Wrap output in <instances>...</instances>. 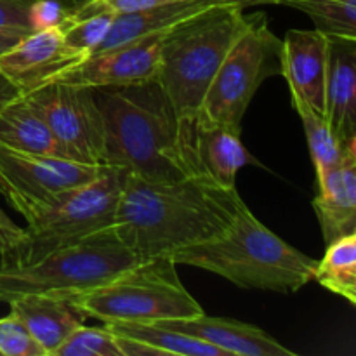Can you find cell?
I'll list each match as a JSON object with an SVG mask.
<instances>
[{
    "instance_id": "6da1fadb",
    "label": "cell",
    "mask_w": 356,
    "mask_h": 356,
    "mask_svg": "<svg viewBox=\"0 0 356 356\" xmlns=\"http://www.w3.org/2000/svg\"><path fill=\"white\" fill-rule=\"evenodd\" d=\"M243 205L238 191L205 174L146 181L122 172L113 229L138 261L169 256L225 232Z\"/></svg>"
},
{
    "instance_id": "7a4b0ae2",
    "label": "cell",
    "mask_w": 356,
    "mask_h": 356,
    "mask_svg": "<svg viewBox=\"0 0 356 356\" xmlns=\"http://www.w3.org/2000/svg\"><path fill=\"white\" fill-rule=\"evenodd\" d=\"M104 125V165L146 181L204 174L197 118H181L159 80L92 89Z\"/></svg>"
},
{
    "instance_id": "3957f363",
    "label": "cell",
    "mask_w": 356,
    "mask_h": 356,
    "mask_svg": "<svg viewBox=\"0 0 356 356\" xmlns=\"http://www.w3.org/2000/svg\"><path fill=\"white\" fill-rule=\"evenodd\" d=\"M176 264L200 268L240 289L294 294L313 280L316 261L268 229L245 204L228 228L169 254Z\"/></svg>"
},
{
    "instance_id": "277c9868",
    "label": "cell",
    "mask_w": 356,
    "mask_h": 356,
    "mask_svg": "<svg viewBox=\"0 0 356 356\" xmlns=\"http://www.w3.org/2000/svg\"><path fill=\"white\" fill-rule=\"evenodd\" d=\"M243 9L238 2L214 3L163 35L156 80L181 118L198 117L216 72L249 21Z\"/></svg>"
},
{
    "instance_id": "5b68a950",
    "label": "cell",
    "mask_w": 356,
    "mask_h": 356,
    "mask_svg": "<svg viewBox=\"0 0 356 356\" xmlns=\"http://www.w3.org/2000/svg\"><path fill=\"white\" fill-rule=\"evenodd\" d=\"M176 266L169 256L138 261L110 280L66 298L86 318L103 323H155L202 315L204 309L181 284Z\"/></svg>"
},
{
    "instance_id": "8992f818",
    "label": "cell",
    "mask_w": 356,
    "mask_h": 356,
    "mask_svg": "<svg viewBox=\"0 0 356 356\" xmlns=\"http://www.w3.org/2000/svg\"><path fill=\"white\" fill-rule=\"evenodd\" d=\"M122 188V170L103 165L92 181L70 188L31 209L24 219V238L2 266L30 264L56 250L76 245L113 228Z\"/></svg>"
},
{
    "instance_id": "52a82bcc",
    "label": "cell",
    "mask_w": 356,
    "mask_h": 356,
    "mask_svg": "<svg viewBox=\"0 0 356 356\" xmlns=\"http://www.w3.org/2000/svg\"><path fill=\"white\" fill-rule=\"evenodd\" d=\"M138 263L113 228L30 264H0V302L30 294L66 296L96 287Z\"/></svg>"
},
{
    "instance_id": "ba28073f",
    "label": "cell",
    "mask_w": 356,
    "mask_h": 356,
    "mask_svg": "<svg viewBox=\"0 0 356 356\" xmlns=\"http://www.w3.org/2000/svg\"><path fill=\"white\" fill-rule=\"evenodd\" d=\"M282 75V40L264 13L249 14L202 101L198 118L242 132V120L261 83Z\"/></svg>"
},
{
    "instance_id": "9c48e42d",
    "label": "cell",
    "mask_w": 356,
    "mask_h": 356,
    "mask_svg": "<svg viewBox=\"0 0 356 356\" xmlns=\"http://www.w3.org/2000/svg\"><path fill=\"white\" fill-rule=\"evenodd\" d=\"M42 113L63 156L104 165V125L90 87L49 82L24 94Z\"/></svg>"
},
{
    "instance_id": "30bf717a",
    "label": "cell",
    "mask_w": 356,
    "mask_h": 356,
    "mask_svg": "<svg viewBox=\"0 0 356 356\" xmlns=\"http://www.w3.org/2000/svg\"><path fill=\"white\" fill-rule=\"evenodd\" d=\"M103 165L42 153H26L0 146V174L10 188L9 204L26 216L42 202L92 181Z\"/></svg>"
},
{
    "instance_id": "8fae6325",
    "label": "cell",
    "mask_w": 356,
    "mask_h": 356,
    "mask_svg": "<svg viewBox=\"0 0 356 356\" xmlns=\"http://www.w3.org/2000/svg\"><path fill=\"white\" fill-rule=\"evenodd\" d=\"M163 35L165 31L146 35L118 47L87 56L82 63L61 73L54 82L96 89L134 86L155 80L159 75Z\"/></svg>"
},
{
    "instance_id": "7c38bea8",
    "label": "cell",
    "mask_w": 356,
    "mask_h": 356,
    "mask_svg": "<svg viewBox=\"0 0 356 356\" xmlns=\"http://www.w3.org/2000/svg\"><path fill=\"white\" fill-rule=\"evenodd\" d=\"M87 56L65 40L59 28L35 30L0 54V72L23 94L31 92L82 63Z\"/></svg>"
},
{
    "instance_id": "4fadbf2b",
    "label": "cell",
    "mask_w": 356,
    "mask_h": 356,
    "mask_svg": "<svg viewBox=\"0 0 356 356\" xmlns=\"http://www.w3.org/2000/svg\"><path fill=\"white\" fill-rule=\"evenodd\" d=\"M325 120L337 146L356 139V38L327 35Z\"/></svg>"
},
{
    "instance_id": "5bb4252c",
    "label": "cell",
    "mask_w": 356,
    "mask_h": 356,
    "mask_svg": "<svg viewBox=\"0 0 356 356\" xmlns=\"http://www.w3.org/2000/svg\"><path fill=\"white\" fill-rule=\"evenodd\" d=\"M327 56V35L318 30H291L282 40V75L289 90L320 115L325 111Z\"/></svg>"
},
{
    "instance_id": "9a60e30c",
    "label": "cell",
    "mask_w": 356,
    "mask_h": 356,
    "mask_svg": "<svg viewBox=\"0 0 356 356\" xmlns=\"http://www.w3.org/2000/svg\"><path fill=\"white\" fill-rule=\"evenodd\" d=\"M167 329L207 341L226 356H296V353L263 329L232 318L209 316L205 313L183 320L155 322Z\"/></svg>"
},
{
    "instance_id": "2e32d148",
    "label": "cell",
    "mask_w": 356,
    "mask_h": 356,
    "mask_svg": "<svg viewBox=\"0 0 356 356\" xmlns=\"http://www.w3.org/2000/svg\"><path fill=\"white\" fill-rule=\"evenodd\" d=\"M316 183L313 209L325 243L356 233V139L344 146L339 162Z\"/></svg>"
},
{
    "instance_id": "e0dca14e",
    "label": "cell",
    "mask_w": 356,
    "mask_h": 356,
    "mask_svg": "<svg viewBox=\"0 0 356 356\" xmlns=\"http://www.w3.org/2000/svg\"><path fill=\"white\" fill-rule=\"evenodd\" d=\"M9 306L10 312L23 320L45 356H54L63 341L86 318L66 296L58 294L21 296L13 299Z\"/></svg>"
},
{
    "instance_id": "ac0fdd59",
    "label": "cell",
    "mask_w": 356,
    "mask_h": 356,
    "mask_svg": "<svg viewBox=\"0 0 356 356\" xmlns=\"http://www.w3.org/2000/svg\"><path fill=\"white\" fill-rule=\"evenodd\" d=\"M195 146L202 172L225 190H235L240 169L256 162L242 145L238 131L200 118L197 120Z\"/></svg>"
},
{
    "instance_id": "d6986e66",
    "label": "cell",
    "mask_w": 356,
    "mask_h": 356,
    "mask_svg": "<svg viewBox=\"0 0 356 356\" xmlns=\"http://www.w3.org/2000/svg\"><path fill=\"white\" fill-rule=\"evenodd\" d=\"M221 2H236V0H177V2L162 3V6L148 7V9L117 13L110 33L106 35L96 52L118 47V45L146 37V35L169 31L170 28L177 26L188 17Z\"/></svg>"
},
{
    "instance_id": "ffe728a7",
    "label": "cell",
    "mask_w": 356,
    "mask_h": 356,
    "mask_svg": "<svg viewBox=\"0 0 356 356\" xmlns=\"http://www.w3.org/2000/svg\"><path fill=\"white\" fill-rule=\"evenodd\" d=\"M0 146L17 152L63 156L47 122L24 94L0 111Z\"/></svg>"
},
{
    "instance_id": "44dd1931",
    "label": "cell",
    "mask_w": 356,
    "mask_h": 356,
    "mask_svg": "<svg viewBox=\"0 0 356 356\" xmlns=\"http://www.w3.org/2000/svg\"><path fill=\"white\" fill-rule=\"evenodd\" d=\"M108 330L118 336L131 337L141 341L148 346L155 348L160 356L177 355V356H226L219 348L212 346L207 341L197 339L188 334L167 329L159 323H141V322H111L104 323Z\"/></svg>"
},
{
    "instance_id": "7402d4cb",
    "label": "cell",
    "mask_w": 356,
    "mask_h": 356,
    "mask_svg": "<svg viewBox=\"0 0 356 356\" xmlns=\"http://www.w3.org/2000/svg\"><path fill=\"white\" fill-rule=\"evenodd\" d=\"M313 278L329 292L356 305V233L327 243L325 254L315 264Z\"/></svg>"
},
{
    "instance_id": "603a6c76",
    "label": "cell",
    "mask_w": 356,
    "mask_h": 356,
    "mask_svg": "<svg viewBox=\"0 0 356 356\" xmlns=\"http://www.w3.org/2000/svg\"><path fill=\"white\" fill-rule=\"evenodd\" d=\"M115 14H117L115 10L101 6L97 0H90L80 9L72 10L58 28L68 45L86 56H90L97 51V47L110 33Z\"/></svg>"
},
{
    "instance_id": "cb8c5ba5",
    "label": "cell",
    "mask_w": 356,
    "mask_h": 356,
    "mask_svg": "<svg viewBox=\"0 0 356 356\" xmlns=\"http://www.w3.org/2000/svg\"><path fill=\"white\" fill-rule=\"evenodd\" d=\"M291 96L292 104H294L296 111L302 122V127H305L309 153H312L313 165H315L316 181H318L339 162L343 149L337 146L325 117L313 110L301 96H298V94H291Z\"/></svg>"
},
{
    "instance_id": "d4e9b609",
    "label": "cell",
    "mask_w": 356,
    "mask_h": 356,
    "mask_svg": "<svg viewBox=\"0 0 356 356\" xmlns=\"http://www.w3.org/2000/svg\"><path fill=\"white\" fill-rule=\"evenodd\" d=\"M280 6L308 14L323 35L356 38V0H282Z\"/></svg>"
},
{
    "instance_id": "484cf974",
    "label": "cell",
    "mask_w": 356,
    "mask_h": 356,
    "mask_svg": "<svg viewBox=\"0 0 356 356\" xmlns=\"http://www.w3.org/2000/svg\"><path fill=\"white\" fill-rule=\"evenodd\" d=\"M54 356H122L117 337L106 327H76Z\"/></svg>"
},
{
    "instance_id": "4316f807",
    "label": "cell",
    "mask_w": 356,
    "mask_h": 356,
    "mask_svg": "<svg viewBox=\"0 0 356 356\" xmlns=\"http://www.w3.org/2000/svg\"><path fill=\"white\" fill-rule=\"evenodd\" d=\"M0 356H45L23 320L13 312L0 318Z\"/></svg>"
},
{
    "instance_id": "83f0119b",
    "label": "cell",
    "mask_w": 356,
    "mask_h": 356,
    "mask_svg": "<svg viewBox=\"0 0 356 356\" xmlns=\"http://www.w3.org/2000/svg\"><path fill=\"white\" fill-rule=\"evenodd\" d=\"M38 0H0V35L23 38L37 30L35 6Z\"/></svg>"
},
{
    "instance_id": "f1b7e54d",
    "label": "cell",
    "mask_w": 356,
    "mask_h": 356,
    "mask_svg": "<svg viewBox=\"0 0 356 356\" xmlns=\"http://www.w3.org/2000/svg\"><path fill=\"white\" fill-rule=\"evenodd\" d=\"M24 229L17 226L6 212L0 209V261L9 257L16 247L23 242Z\"/></svg>"
},
{
    "instance_id": "f546056e",
    "label": "cell",
    "mask_w": 356,
    "mask_h": 356,
    "mask_svg": "<svg viewBox=\"0 0 356 356\" xmlns=\"http://www.w3.org/2000/svg\"><path fill=\"white\" fill-rule=\"evenodd\" d=\"M101 6L115 10V13H129V10L148 9V7L162 6V3L177 2V0H97Z\"/></svg>"
},
{
    "instance_id": "4dcf8cb0",
    "label": "cell",
    "mask_w": 356,
    "mask_h": 356,
    "mask_svg": "<svg viewBox=\"0 0 356 356\" xmlns=\"http://www.w3.org/2000/svg\"><path fill=\"white\" fill-rule=\"evenodd\" d=\"M21 94L23 92L17 89V86H14V83L10 82V80L7 79L2 72H0V111H2L3 108L10 103V101H14L16 97H19Z\"/></svg>"
},
{
    "instance_id": "1f68e13d",
    "label": "cell",
    "mask_w": 356,
    "mask_h": 356,
    "mask_svg": "<svg viewBox=\"0 0 356 356\" xmlns=\"http://www.w3.org/2000/svg\"><path fill=\"white\" fill-rule=\"evenodd\" d=\"M52 2L59 3V6L65 7L68 13H72V10H76V9H80L82 6H86V3L90 2V0H52Z\"/></svg>"
},
{
    "instance_id": "d6a6232c",
    "label": "cell",
    "mask_w": 356,
    "mask_h": 356,
    "mask_svg": "<svg viewBox=\"0 0 356 356\" xmlns=\"http://www.w3.org/2000/svg\"><path fill=\"white\" fill-rule=\"evenodd\" d=\"M17 40H21V38L6 37V35H0V54H3L6 51H9V49L13 47V45L16 44Z\"/></svg>"
},
{
    "instance_id": "836d02e7",
    "label": "cell",
    "mask_w": 356,
    "mask_h": 356,
    "mask_svg": "<svg viewBox=\"0 0 356 356\" xmlns=\"http://www.w3.org/2000/svg\"><path fill=\"white\" fill-rule=\"evenodd\" d=\"M242 3L243 7L249 6H263V3H282V0H236Z\"/></svg>"
},
{
    "instance_id": "e575fe53",
    "label": "cell",
    "mask_w": 356,
    "mask_h": 356,
    "mask_svg": "<svg viewBox=\"0 0 356 356\" xmlns=\"http://www.w3.org/2000/svg\"><path fill=\"white\" fill-rule=\"evenodd\" d=\"M0 195H2L7 202L10 200V188L9 184L6 183V179L2 177V174H0Z\"/></svg>"
}]
</instances>
